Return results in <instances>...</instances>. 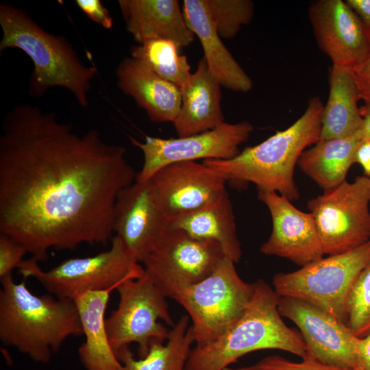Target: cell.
Here are the masks:
<instances>
[{
    "instance_id": "d6a6232c",
    "label": "cell",
    "mask_w": 370,
    "mask_h": 370,
    "mask_svg": "<svg viewBox=\"0 0 370 370\" xmlns=\"http://www.w3.org/2000/svg\"><path fill=\"white\" fill-rule=\"evenodd\" d=\"M352 69L360 99H362L365 103H370V56Z\"/></svg>"
},
{
    "instance_id": "44dd1931",
    "label": "cell",
    "mask_w": 370,
    "mask_h": 370,
    "mask_svg": "<svg viewBox=\"0 0 370 370\" xmlns=\"http://www.w3.org/2000/svg\"><path fill=\"white\" fill-rule=\"evenodd\" d=\"M221 85L209 71L204 58L188 82L180 88L182 103L173 123L178 137L213 130L223 123Z\"/></svg>"
},
{
    "instance_id": "e575fe53",
    "label": "cell",
    "mask_w": 370,
    "mask_h": 370,
    "mask_svg": "<svg viewBox=\"0 0 370 370\" xmlns=\"http://www.w3.org/2000/svg\"><path fill=\"white\" fill-rule=\"evenodd\" d=\"M348 6L358 16L366 29H370V0H346Z\"/></svg>"
},
{
    "instance_id": "7a4b0ae2",
    "label": "cell",
    "mask_w": 370,
    "mask_h": 370,
    "mask_svg": "<svg viewBox=\"0 0 370 370\" xmlns=\"http://www.w3.org/2000/svg\"><path fill=\"white\" fill-rule=\"evenodd\" d=\"M0 280V341L4 345L47 363L69 337L83 335L73 300L35 295L26 278L16 282L12 273Z\"/></svg>"
},
{
    "instance_id": "9c48e42d",
    "label": "cell",
    "mask_w": 370,
    "mask_h": 370,
    "mask_svg": "<svg viewBox=\"0 0 370 370\" xmlns=\"http://www.w3.org/2000/svg\"><path fill=\"white\" fill-rule=\"evenodd\" d=\"M116 290L119 299L117 308L106 319L110 344L115 354L132 343L138 344L140 358L148 353L152 343H164L170 327L175 323L166 298L145 271L138 278L121 283Z\"/></svg>"
},
{
    "instance_id": "e0dca14e",
    "label": "cell",
    "mask_w": 370,
    "mask_h": 370,
    "mask_svg": "<svg viewBox=\"0 0 370 370\" xmlns=\"http://www.w3.org/2000/svg\"><path fill=\"white\" fill-rule=\"evenodd\" d=\"M118 4L127 32L138 44L164 39L182 48L194 40L177 0H119Z\"/></svg>"
},
{
    "instance_id": "4316f807",
    "label": "cell",
    "mask_w": 370,
    "mask_h": 370,
    "mask_svg": "<svg viewBox=\"0 0 370 370\" xmlns=\"http://www.w3.org/2000/svg\"><path fill=\"white\" fill-rule=\"evenodd\" d=\"M177 46L172 41L156 39L134 45L131 57L178 88L190 79V66L186 56L179 55Z\"/></svg>"
},
{
    "instance_id": "7c38bea8",
    "label": "cell",
    "mask_w": 370,
    "mask_h": 370,
    "mask_svg": "<svg viewBox=\"0 0 370 370\" xmlns=\"http://www.w3.org/2000/svg\"><path fill=\"white\" fill-rule=\"evenodd\" d=\"M278 310L281 316L299 328L308 358L328 365L360 370V338L346 323L316 305L291 297L280 296Z\"/></svg>"
},
{
    "instance_id": "f1b7e54d",
    "label": "cell",
    "mask_w": 370,
    "mask_h": 370,
    "mask_svg": "<svg viewBox=\"0 0 370 370\" xmlns=\"http://www.w3.org/2000/svg\"><path fill=\"white\" fill-rule=\"evenodd\" d=\"M347 325L359 338L370 332V261L360 273L347 301Z\"/></svg>"
},
{
    "instance_id": "6da1fadb",
    "label": "cell",
    "mask_w": 370,
    "mask_h": 370,
    "mask_svg": "<svg viewBox=\"0 0 370 370\" xmlns=\"http://www.w3.org/2000/svg\"><path fill=\"white\" fill-rule=\"evenodd\" d=\"M126 149L79 134L52 112L19 104L0 136V234L37 261L51 249L106 244L119 194L136 179Z\"/></svg>"
},
{
    "instance_id": "cb8c5ba5",
    "label": "cell",
    "mask_w": 370,
    "mask_h": 370,
    "mask_svg": "<svg viewBox=\"0 0 370 370\" xmlns=\"http://www.w3.org/2000/svg\"><path fill=\"white\" fill-rule=\"evenodd\" d=\"M360 99L353 69L333 64L330 70L329 97L322 111L319 140L356 134L362 121L358 106Z\"/></svg>"
},
{
    "instance_id": "5bb4252c",
    "label": "cell",
    "mask_w": 370,
    "mask_h": 370,
    "mask_svg": "<svg viewBox=\"0 0 370 370\" xmlns=\"http://www.w3.org/2000/svg\"><path fill=\"white\" fill-rule=\"evenodd\" d=\"M258 198L268 208L272 230L260 247L261 253L286 258L299 267L325 255L311 212L297 208L287 197L275 192L258 190Z\"/></svg>"
},
{
    "instance_id": "2e32d148",
    "label": "cell",
    "mask_w": 370,
    "mask_h": 370,
    "mask_svg": "<svg viewBox=\"0 0 370 370\" xmlns=\"http://www.w3.org/2000/svg\"><path fill=\"white\" fill-rule=\"evenodd\" d=\"M168 221L210 204L226 189L219 173L197 161L170 164L151 178Z\"/></svg>"
},
{
    "instance_id": "ac0fdd59",
    "label": "cell",
    "mask_w": 370,
    "mask_h": 370,
    "mask_svg": "<svg viewBox=\"0 0 370 370\" xmlns=\"http://www.w3.org/2000/svg\"><path fill=\"white\" fill-rule=\"evenodd\" d=\"M225 258L218 242L192 236L180 229L167 227L146 258L190 282H197L211 275Z\"/></svg>"
},
{
    "instance_id": "277c9868",
    "label": "cell",
    "mask_w": 370,
    "mask_h": 370,
    "mask_svg": "<svg viewBox=\"0 0 370 370\" xmlns=\"http://www.w3.org/2000/svg\"><path fill=\"white\" fill-rule=\"evenodd\" d=\"M323 105L312 97L304 114L290 127L228 160L202 161L238 186L252 183L257 190L275 192L289 200L299 197L294 171L301 153L320 139Z\"/></svg>"
},
{
    "instance_id": "5b68a950",
    "label": "cell",
    "mask_w": 370,
    "mask_h": 370,
    "mask_svg": "<svg viewBox=\"0 0 370 370\" xmlns=\"http://www.w3.org/2000/svg\"><path fill=\"white\" fill-rule=\"evenodd\" d=\"M0 52L17 48L32 60L28 88L32 97H40L51 88L62 87L82 108L88 107L97 70L82 62L65 37L45 31L23 9L6 3H0Z\"/></svg>"
},
{
    "instance_id": "3957f363",
    "label": "cell",
    "mask_w": 370,
    "mask_h": 370,
    "mask_svg": "<svg viewBox=\"0 0 370 370\" xmlns=\"http://www.w3.org/2000/svg\"><path fill=\"white\" fill-rule=\"evenodd\" d=\"M143 264L162 295L185 309L197 345L211 343L227 331L243 314L254 295V282L243 280L235 263L227 258L211 275L197 282L187 281L151 259Z\"/></svg>"
},
{
    "instance_id": "7402d4cb",
    "label": "cell",
    "mask_w": 370,
    "mask_h": 370,
    "mask_svg": "<svg viewBox=\"0 0 370 370\" xmlns=\"http://www.w3.org/2000/svg\"><path fill=\"white\" fill-rule=\"evenodd\" d=\"M114 289L88 291L73 299L85 336L78 353L86 370H121V363L109 342L105 319L110 295Z\"/></svg>"
},
{
    "instance_id": "f546056e",
    "label": "cell",
    "mask_w": 370,
    "mask_h": 370,
    "mask_svg": "<svg viewBox=\"0 0 370 370\" xmlns=\"http://www.w3.org/2000/svg\"><path fill=\"white\" fill-rule=\"evenodd\" d=\"M225 370H350L321 363L308 358L295 362L278 355L263 358L254 365Z\"/></svg>"
},
{
    "instance_id": "d590c367",
    "label": "cell",
    "mask_w": 370,
    "mask_h": 370,
    "mask_svg": "<svg viewBox=\"0 0 370 370\" xmlns=\"http://www.w3.org/2000/svg\"><path fill=\"white\" fill-rule=\"evenodd\" d=\"M358 355L360 370H370V332L360 338Z\"/></svg>"
},
{
    "instance_id": "83f0119b",
    "label": "cell",
    "mask_w": 370,
    "mask_h": 370,
    "mask_svg": "<svg viewBox=\"0 0 370 370\" xmlns=\"http://www.w3.org/2000/svg\"><path fill=\"white\" fill-rule=\"evenodd\" d=\"M214 25L221 38H232L254 16L249 0H206Z\"/></svg>"
},
{
    "instance_id": "8d00e7d4",
    "label": "cell",
    "mask_w": 370,
    "mask_h": 370,
    "mask_svg": "<svg viewBox=\"0 0 370 370\" xmlns=\"http://www.w3.org/2000/svg\"><path fill=\"white\" fill-rule=\"evenodd\" d=\"M360 113L362 121L357 134L360 140L370 139V103H365L360 108Z\"/></svg>"
},
{
    "instance_id": "30bf717a",
    "label": "cell",
    "mask_w": 370,
    "mask_h": 370,
    "mask_svg": "<svg viewBox=\"0 0 370 370\" xmlns=\"http://www.w3.org/2000/svg\"><path fill=\"white\" fill-rule=\"evenodd\" d=\"M370 177L357 176L307 203L325 254H338L370 241Z\"/></svg>"
},
{
    "instance_id": "484cf974",
    "label": "cell",
    "mask_w": 370,
    "mask_h": 370,
    "mask_svg": "<svg viewBox=\"0 0 370 370\" xmlns=\"http://www.w3.org/2000/svg\"><path fill=\"white\" fill-rule=\"evenodd\" d=\"M189 321L187 314L182 316L170 329L166 343H152L143 358L136 359L128 347L118 351L116 355L121 363V370H186L192 345L195 343Z\"/></svg>"
},
{
    "instance_id": "d6986e66",
    "label": "cell",
    "mask_w": 370,
    "mask_h": 370,
    "mask_svg": "<svg viewBox=\"0 0 370 370\" xmlns=\"http://www.w3.org/2000/svg\"><path fill=\"white\" fill-rule=\"evenodd\" d=\"M116 76L119 89L131 97L151 121L174 122L182 103L180 88L131 56L119 63Z\"/></svg>"
},
{
    "instance_id": "9a60e30c",
    "label": "cell",
    "mask_w": 370,
    "mask_h": 370,
    "mask_svg": "<svg viewBox=\"0 0 370 370\" xmlns=\"http://www.w3.org/2000/svg\"><path fill=\"white\" fill-rule=\"evenodd\" d=\"M308 16L319 47L333 64L353 69L370 56L367 30L345 1H315Z\"/></svg>"
},
{
    "instance_id": "ffe728a7",
    "label": "cell",
    "mask_w": 370,
    "mask_h": 370,
    "mask_svg": "<svg viewBox=\"0 0 370 370\" xmlns=\"http://www.w3.org/2000/svg\"><path fill=\"white\" fill-rule=\"evenodd\" d=\"M183 13L186 22L199 38L209 71L226 88L247 92L253 82L223 44L212 21L206 0H184Z\"/></svg>"
},
{
    "instance_id": "d4e9b609",
    "label": "cell",
    "mask_w": 370,
    "mask_h": 370,
    "mask_svg": "<svg viewBox=\"0 0 370 370\" xmlns=\"http://www.w3.org/2000/svg\"><path fill=\"white\" fill-rule=\"evenodd\" d=\"M360 140L357 133L345 138L319 140L304 151L297 165L323 191L332 189L346 180Z\"/></svg>"
},
{
    "instance_id": "4dcf8cb0",
    "label": "cell",
    "mask_w": 370,
    "mask_h": 370,
    "mask_svg": "<svg viewBox=\"0 0 370 370\" xmlns=\"http://www.w3.org/2000/svg\"><path fill=\"white\" fill-rule=\"evenodd\" d=\"M27 249L10 236L0 234V278L20 266Z\"/></svg>"
},
{
    "instance_id": "836d02e7",
    "label": "cell",
    "mask_w": 370,
    "mask_h": 370,
    "mask_svg": "<svg viewBox=\"0 0 370 370\" xmlns=\"http://www.w3.org/2000/svg\"><path fill=\"white\" fill-rule=\"evenodd\" d=\"M354 163L359 164L363 169L364 175L370 177V139H362L358 142Z\"/></svg>"
},
{
    "instance_id": "74e56055",
    "label": "cell",
    "mask_w": 370,
    "mask_h": 370,
    "mask_svg": "<svg viewBox=\"0 0 370 370\" xmlns=\"http://www.w3.org/2000/svg\"><path fill=\"white\" fill-rule=\"evenodd\" d=\"M367 33H368L369 40V42H370V29L367 31Z\"/></svg>"
},
{
    "instance_id": "8fae6325",
    "label": "cell",
    "mask_w": 370,
    "mask_h": 370,
    "mask_svg": "<svg viewBox=\"0 0 370 370\" xmlns=\"http://www.w3.org/2000/svg\"><path fill=\"white\" fill-rule=\"evenodd\" d=\"M253 131L252 124L243 121L225 122L213 130L177 138L146 136L145 142L140 143L130 137L143 153V164L136 181H147L160 169L174 162L232 158L241 152L239 146Z\"/></svg>"
},
{
    "instance_id": "603a6c76",
    "label": "cell",
    "mask_w": 370,
    "mask_h": 370,
    "mask_svg": "<svg viewBox=\"0 0 370 370\" xmlns=\"http://www.w3.org/2000/svg\"><path fill=\"white\" fill-rule=\"evenodd\" d=\"M168 227L180 229L192 236L218 242L225 256L235 264L242 256L233 207L227 190L206 206L170 219Z\"/></svg>"
},
{
    "instance_id": "52a82bcc",
    "label": "cell",
    "mask_w": 370,
    "mask_h": 370,
    "mask_svg": "<svg viewBox=\"0 0 370 370\" xmlns=\"http://www.w3.org/2000/svg\"><path fill=\"white\" fill-rule=\"evenodd\" d=\"M109 249L95 256L68 259L48 271L36 259L23 260L18 267L23 278H35L50 294L73 300L88 292L116 288L123 282L141 277L145 269L127 253L114 236Z\"/></svg>"
},
{
    "instance_id": "4fadbf2b",
    "label": "cell",
    "mask_w": 370,
    "mask_h": 370,
    "mask_svg": "<svg viewBox=\"0 0 370 370\" xmlns=\"http://www.w3.org/2000/svg\"><path fill=\"white\" fill-rule=\"evenodd\" d=\"M168 227V219L151 180L135 181L119 194L113 228L130 256L143 262Z\"/></svg>"
},
{
    "instance_id": "ba28073f",
    "label": "cell",
    "mask_w": 370,
    "mask_h": 370,
    "mask_svg": "<svg viewBox=\"0 0 370 370\" xmlns=\"http://www.w3.org/2000/svg\"><path fill=\"white\" fill-rule=\"evenodd\" d=\"M370 261V241L350 251L330 255L273 278L280 297L300 299L326 310L347 324V301L357 277Z\"/></svg>"
},
{
    "instance_id": "1f68e13d",
    "label": "cell",
    "mask_w": 370,
    "mask_h": 370,
    "mask_svg": "<svg viewBox=\"0 0 370 370\" xmlns=\"http://www.w3.org/2000/svg\"><path fill=\"white\" fill-rule=\"evenodd\" d=\"M78 8L92 21L109 29L113 26V19L108 9L99 0H76Z\"/></svg>"
},
{
    "instance_id": "8992f818",
    "label": "cell",
    "mask_w": 370,
    "mask_h": 370,
    "mask_svg": "<svg viewBox=\"0 0 370 370\" xmlns=\"http://www.w3.org/2000/svg\"><path fill=\"white\" fill-rule=\"evenodd\" d=\"M280 296L263 280L254 282L251 300L241 317L215 341L191 349L186 370H225L255 351L280 349L308 358L301 334L287 326L278 310Z\"/></svg>"
}]
</instances>
